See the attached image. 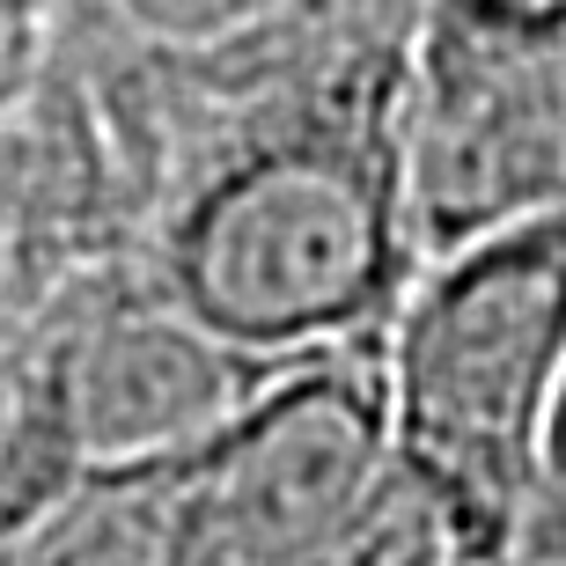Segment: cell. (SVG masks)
Instances as JSON below:
<instances>
[{
  "mask_svg": "<svg viewBox=\"0 0 566 566\" xmlns=\"http://www.w3.org/2000/svg\"><path fill=\"white\" fill-rule=\"evenodd\" d=\"M405 501L382 354H332L169 463V566H354Z\"/></svg>",
  "mask_w": 566,
  "mask_h": 566,
  "instance_id": "obj_4",
  "label": "cell"
},
{
  "mask_svg": "<svg viewBox=\"0 0 566 566\" xmlns=\"http://www.w3.org/2000/svg\"><path fill=\"white\" fill-rule=\"evenodd\" d=\"M60 74H74L133 191L207 126L390 44L420 0H60Z\"/></svg>",
  "mask_w": 566,
  "mask_h": 566,
  "instance_id": "obj_5",
  "label": "cell"
},
{
  "mask_svg": "<svg viewBox=\"0 0 566 566\" xmlns=\"http://www.w3.org/2000/svg\"><path fill=\"white\" fill-rule=\"evenodd\" d=\"M398 177L420 265L566 213V0H420Z\"/></svg>",
  "mask_w": 566,
  "mask_h": 566,
  "instance_id": "obj_3",
  "label": "cell"
},
{
  "mask_svg": "<svg viewBox=\"0 0 566 566\" xmlns=\"http://www.w3.org/2000/svg\"><path fill=\"white\" fill-rule=\"evenodd\" d=\"M88 485L74 412H66V376H60V332L44 316L0 354V545L38 530L60 501Z\"/></svg>",
  "mask_w": 566,
  "mask_h": 566,
  "instance_id": "obj_8",
  "label": "cell"
},
{
  "mask_svg": "<svg viewBox=\"0 0 566 566\" xmlns=\"http://www.w3.org/2000/svg\"><path fill=\"white\" fill-rule=\"evenodd\" d=\"M140 221L96 111L74 74H52L0 126V354L38 332L96 265L133 258Z\"/></svg>",
  "mask_w": 566,
  "mask_h": 566,
  "instance_id": "obj_7",
  "label": "cell"
},
{
  "mask_svg": "<svg viewBox=\"0 0 566 566\" xmlns=\"http://www.w3.org/2000/svg\"><path fill=\"white\" fill-rule=\"evenodd\" d=\"M0 566H169V463L88 479L38 530L8 537Z\"/></svg>",
  "mask_w": 566,
  "mask_h": 566,
  "instance_id": "obj_9",
  "label": "cell"
},
{
  "mask_svg": "<svg viewBox=\"0 0 566 566\" xmlns=\"http://www.w3.org/2000/svg\"><path fill=\"white\" fill-rule=\"evenodd\" d=\"M412 30L235 111L140 185V258L191 316L265 360L382 346L420 273L398 177Z\"/></svg>",
  "mask_w": 566,
  "mask_h": 566,
  "instance_id": "obj_1",
  "label": "cell"
},
{
  "mask_svg": "<svg viewBox=\"0 0 566 566\" xmlns=\"http://www.w3.org/2000/svg\"><path fill=\"white\" fill-rule=\"evenodd\" d=\"M66 412L88 479L163 471L229 434L273 382L310 360H265L191 316L140 258H111L52 310Z\"/></svg>",
  "mask_w": 566,
  "mask_h": 566,
  "instance_id": "obj_6",
  "label": "cell"
},
{
  "mask_svg": "<svg viewBox=\"0 0 566 566\" xmlns=\"http://www.w3.org/2000/svg\"><path fill=\"white\" fill-rule=\"evenodd\" d=\"M60 0H0V126L44 96V82L60 74Z\"/></svg>",
  "mask_w": 566,
  "mask_h": 566,
  "instance_id": "obj_10",
  "label": "cell"
},
{
  "mask_svg": "<svg viewBox=\"0 0 566 566\" xmlns=\"http://www.w3.org/2000/svg\"><path fill=\"white\" fill-rule=\"evenodd\" d=\"M552 485H566V420H559V457H552Z\"/></svg>",
  "mask_w": 566,
  "mask_h": 566,
  "instance_id": "obj_11",
  "label": "cell"
},
{
  "mask_svg": "<svg viewBox=\"0 0 566 566\" xmlns=\"http://www.w3.org/2000/svg\"><path fill=\"white\" fill-rule=\"evenodd\" d=\"M376 354L405 485L463 566H507L566 420V213L427 258Z\"/></svg>",
  "mask_w": 566,
  "mask_h": 566,
  "instance_id": "obj_2",
  "label": "cell"
}]
</instances>
